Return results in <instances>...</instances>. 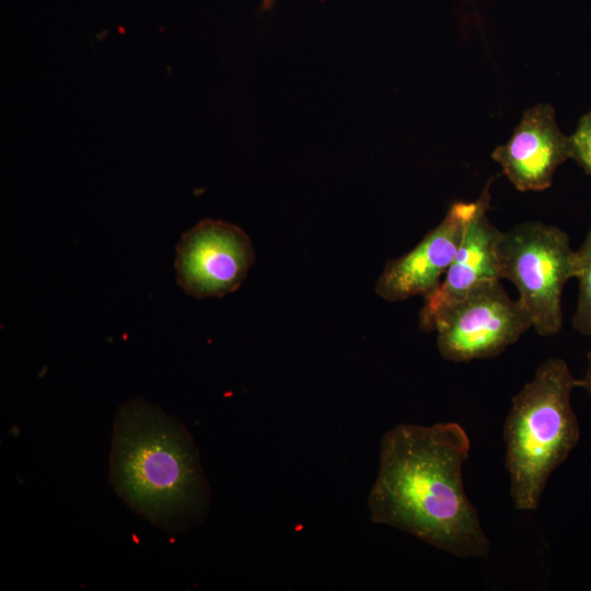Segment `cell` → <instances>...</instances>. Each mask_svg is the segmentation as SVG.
<instances>
[{"instance_id":"4","label":"cell","mask_w":591,"mask_h":591,"mask_svg":"<svg viewBox=\"0 0 591 591\" xmlns=\"http://www.w3.org/2000/svg\"><path fill=\"white\" fill-rule=\"evenodd\" d=\"M497 256L499 278L517 287L534 331L544 337L558 334L564 287L580 274L579 255L568 234L555 225L526 221L500 232Z\"/></svg>"},{"instance_id":"6","label":"cell","mask_w":591,"mask_h":591,"mask_svg":"<svg viewBox=\"0 0 591 591\" xmlns=\"http://www.w3.org/2000/svg\"><path fill=\"white\" fill-rule=\"evenodd\" d=\"M254 260L255 251L244 230L204 219L176 245V281L194 298H221L241 287Z\"/></svg>"},{"instance_id":"2","label":"cell","mask_w":591,"mask_h":591,"mask_svg":"<svg viewBox=\"0 0 591 591\" xmlns=\"http://www.w3.org/2000/svg\"><path fill=\"white\" fill-rule=\"evenodd\" d=\"M109 482L130 509L170 535L208 515L210 489L193 437L179 419L141 397L115 414Z\"/></svg>"},{"instance_id":"8","label":"cell","mask_w":591,"mask_h":591,"mask_svg":"<svg viewBox=\"0 0 591 591\" xmlns=\"http://www.w3.org/2000/svg\"><path fill=\"white\" fill-rule=\"evenodd\" d=\"M491 158L518 190H545L557 167L571 159L570 137L559 129L554 107L538 103L523 113L509 140Z\"/></svg>"},{"instance_id":"11","label":"cell","mask_w":591,"mask_h":591,"mask_svg":"<svg viewBox=\"0 0 591 591\" xmlns=\"http://www.w3.org/2000/svg\"><path fill=\"white\" fill-rule=\"evenodd\" d=\"M569 137L571 159L591 174V111L580 118L575 132Z\"/></svg>"},{"instance_id":"5","label":"cell","mask_w":591,"mask_h":591,"mask_svg":"<svg viewBox=\"0 0 591 591\" xmlns=\"http://www.w3.org/2000/svg\"><path fill=\"white\" fill-rule=\"evenodd\" d=\"M499 280L479 283L437 314L433 331L443 359L459 363L493 358L532 327L524 306Z\"/></svg>"},{"instance_id":"10","label":"cell","mask_w":591,"mask_h":591,"mask_svg":"<svg viewBox=\"0 0 591 591\" xmlns=\"http://www.w3.org/2000/svg\"><path fill=\"white\" fill-rule=\"evenodd\" d=\"M580 260L579 291L572 326L576 332L591 336V228L577 251Z\"/></svg>"},{"instance_id":"13","label":"cell","mask_w":591,"mask_h":591,"mask_svg":"<svg viewBox=\"0 0 591 591\" xmlns=\"http://www.w3.org/2000/svg\"><path fill=\"white\" fill-rule=\"evenodd\" d=\"M275 0H262V8L269 9L274 4Z\"/></svg>"},{"instance_id":"12","label":"cell","mask_w":591,"mask_h":591,"mask_svg":"<svg viewBox=\"0 0 591 591\" xmlns=\"http://www.w3.org/2000/svg\"><path fill=\"white\" fill-rule=\"evenodd\" d=\"M579 386L587 391L591 399V351L587 355V368L583 378L579 380Z\"/></svg>"},{"instance_id":"1","label":"cell","mask_w":591,"mask_h":591,"mask_svg":"<svg viewBox=\"0 0 591 591\" xmlns=\"http://www.w3.org/2000/svg\"><path fill=\"white\" fill-rule=\"evenodd\" d=\"M470 449L465 429L454 421L387 430L368 497L372 522L460 558H488L490 542L464 488Z\"/></svg>"},{"instance_id":"7","label":"cell","mask_w":591,"mask_h":591,"mask_svg":"<svg viewBox=\"0 0 591 591\" xmlns=\"http://www.w3.org/2000/svg\"><path fill=\"white\" fill-rule=\"evenodd\" d=\"M489 190L490 182L476 200L452 204L442 221L413 250L387 262L375 283L376 294L397 302L434 290L454 258L468 221Z\"/></svg>"},{"instance_id":"3","label":"cell","mask_w":591,"mask_h":591,"mask_svg":"<svg viewBox=\"0 0 591 591\" xmlns=\"http://www.w3.org/2000/svg\"><path fill=\"white\" fill-rule=\"evenodd\" d=\"M578 386L568 364L552 357L511 399L503 425L505 465L517 510L538 508L551 475L579 442L580 428L571 406Z\"/></svg>"},{"instance_id":"9","label":"cell","mask_w":591,"mask_h":591,"mask_svg":"<svg viewBox=\"0 0 591 591\" xmlns=\"http://www.w3.org/2000/svg\"><path fill=\"white\" fill-rule=\"evenodd\" d=\"M489 207L490 190L468 221L454 258L441 282L434 290L424 296V305L418 317L421 331L432 332L437 314L464 298L479 283L500 279L497 246L501 231L488 219Z\"/></svg>"}]
</instances>
